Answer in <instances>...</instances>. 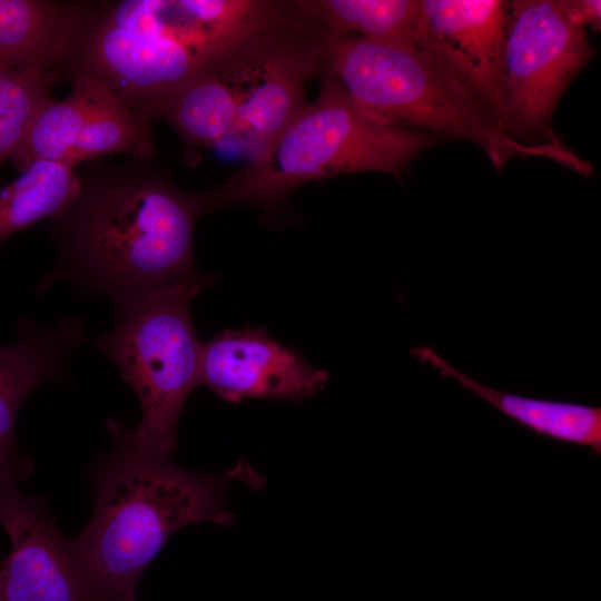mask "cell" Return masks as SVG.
<instances>
[{
	"label": "cell",
	"instance_id": "obj_5",
	"mask_svg": "<svg viewBox=\"0 0 601 601\" xmlns=\"http://www.w3.org/2000/svg\"><path fill=\"white\" fill-rule=\"evenodd\" d=\"M318 97L257 158L200 194L205 213L237 205L282 207L304 184L378 171L401 179L439 138L364 111L324 66Z\"/></svg>",
	"mask_w": 601,
	"mask_h": 601
},
{
	"label": "cell",
	"instance_id": "obj_13",
	"mask_svg": "<svg viewBox=\"0 0 601 601\" xmlns=\"http://www.w3.org/2000/svg\"><path fill=\"white\" fill-rule=\"evenodd\" d=\"M85 338L83 321L67 316L51 327L22 319L17 339L0 344V472L18 480L30 473L31 461L16 444L18 412L37 386L65 376L71 353Z\"/></svg>",
	"mask_w": 601,
	"mask_h": 601
},
{
	"label": "cell",
	"instance_id": "obj_18",
	"mask_svg": "<svg viewBox=\"0 0 601 601\" xmlns=\"http://www.w3.org/2000/svg\"><path fill=\"white\" fill-rule=\"evenodd\" d=\"M80 185L76 167L37 160L0 190V244L43 218L59 213Z\"/></svg>",
	"mask_w": 601,
	"mask_h": 601
},
{
	"label": "cell",
	"instance_id": "obj_16",
	"mask_svg": "<svg viewBox=\"0 0 601 601\" xmlns=\"http://www.w3.org/2000/svg\"><path fill=\"white\" fill-rule=\"evenodd\" d=\"M137 111L150 121L162 120L170 125L181 139L187 157L193 160L199 150L229 138L238 105L225 76H206Z\"/></svg>",
	"mask_w": 601,
	"mask_h": 601
},
{
	"label": "cell",
	"instance_id": "obj_2",
	"mask_svg": "<svg viewBox=\"0 0 601 601\" xmlns=\"http://www.w3.org/2000/svg\"><path fill=\"white\" fill-rule=\"evenodd\" d=\"M72 199L50 218L58 248L45 289L68 278L114 305L200 276L194 259L200 194L180 190L147 160L78 171Z\"/></svg>",
	"mask_w": 601,
	"mask_h": 601
},
{
	"label": "cell",
	"instance_id": "obj_3",
	"mask_svg": "<svg viewBox=\"0 0 601 601\" xmlns=\"http://www.w3.org/2000/svg\"><path fill=\"white\" fill-rule=\"evenodd\" d=\"M116 450L91 473L93 512L72 546L108 601H136L141 574L177 530L200 522L228 526L226 494L235 482L260 487L246 461L221 473L177 466L127 442L110 421Z\"/></svg>",
	"mask_w": 601,
	"mask_h": 601
},
{
	"label": "cell",
	"instance_id": "obj_9",
	"mask_svg": "<svg viewBox=\"0 0 601 601\" xmlns=\"http://www.w3.org/2000/svg\"><path fill=\"white\" fill-rule=\"evenodd\" d=\"M0 472V523L11 541L0 562V601H108L41 499Z\"/></svg>",
	"mask_w": 601,
	"mask_h": 601
},
{
	"label": "cell",
	"instance_id": "obj_12",
	"mask_svg": "<svg viewBox=\"0 0 601 601\" xmlns=\"http://www.w3.org/2000/svg\"><path fill=\"white\" fill-rule=\"evenodd\" d=\"M418 49L455 73L500 125L503 57L510 1L421 0Z\"/></svg>",
	"mask_w": 601,
	"mask_h": 601
},
{
	"label": "cell",
	"instance_id": "obj_1",
	"mask_svg": "<svg viewBox=\"0 0 601 601\" xmlns=\"http://www.w3.org/2000/svg\"><path fill=\"white\" fill-rule=\"evenodd\" d=\"M299 22L294 1L92 3L69 77L98 79L137 110L199 78L243 71Z\"/></svg>",
	"mask_w": 601,
	"mask_h": 601
},
{
	"label": "cell",
	"instance_id": "obj_4",
	"mask_svg": "<svg viewBox=\"0 0 601 601\" xmlns=\"http://www.w3.org/2000/svg\"><path fill=\"white\" fill-rule=\"evenodd\" d=\"M325 67L367 114L439 139L474 144L497 170L512 158L542 157L593 175L592 164L564 144L530 146L508 136L485 104L423 50L331 36L325 37Z\"/></svg>",
	"mask_w": 601,
	"mask_h": 601
},
{
	"label": "cell",
	"instance_id": "obj_6",
	"mask_svg": "<svg viewBox=\"0 0 601 601\" xmlns=\"http://www.w3.org/2000/svg\"><path fill=\"white\" fill-rule=\"evenodd\" d=\"M201 276L179 280L114 305L112 327L95 346L118 367L142 411L138 425L116 423L124 439L142 451L168 456L190 393L200 385L201 346L190 314Z\"/></svg>",
	"mask_w": 601,
	"mask_h": 601
},
{
	"label": "cell",
	"instance_id": "obj_14",
	"mask_svg": "<svg viewBox=\"0 0 601 601\" xmlns=\"http://www.w3.org/2000/svg\"><path fill=\"white\" fill-rule=\"evenodd\" d=\"M90 8L86 2L0 0V67L69 77Z\"/></svg>",
	"mask_w": 601,
	"mask_h": 601
},
{
	"label": "cell",
	"instance_id": "obj_10",
	"mask_svg": "<svg viewBox=\"0 0 601 601\" xmlns=\"http://www.w3.org/2000/svg\"><path fill=\"white\" fill-rule=\"evenodd\" d=\"M325 66V37L306 18L263 58L226 76L238 111L234 138L248 160L259 157L307 106L305 85Z\"/></svg>",
	"mask_w": 601,
	"mask_h": 601
},
{
	"label": "cell",
	"instance_id": "obj_20",
	"mask_svg": "<svg viewBox=\"0 0 601 601\" xmlns=\"http://www.w3.org/2000/svg\"><path fill=\"white\" fill-rule=\"evenodd\" d=\"M570 20L587 30L599 32L601 29L600 0H563Z\"/></svg>",
	"mask_w": 601,
	"mask_h": 601
},
{
	"label": "cell",
	"instance_id": "obj_15",
	"mask_svg": "<svg viewBox=\"0 0 601 601\" xmlns=\"http://www.w3.org/2000/svg\"><path fill=\"white\" fill-rule=\"evenodd\" d=\"M411 355L420 363L430 364L443 377L453 378L520 427L546 440L588 449L594 456H601L600 406L497 391L462 373L430 346L412 348Z\"/></svg>",
	"mask_w": 601,
	"mask_h": 601
},
{
	"label": "cell",
	"instance_id": "obj_17",
	"mask_svg": "<svg viewBox=\"0 0 601 601\" xmlns=\"http://www.w3.org/2000/svg\"><path fill=\"white\" fill-rule=\"evenodd\" d=\"M303 16L324 37L355 35L370 41L418 49L421 0H302Z\"/></svg>",
	"mask_w": 601,
	"mask_h": 601
},
{
	"label": "cell",
	"instance_id": "obj_19",
	"mask_svg": "<svg viewBox=\"0 0 601 601\" xmlns=\"http://www.w3.org/2000/svg\"><path fill=\"white\" fill-rule=\"evenodd\" d=\"M57 81L43 72L0 67V166L20 147Z\"/></svg>",
	"mask_w": 601,
	"mask_h": 601
},
{
	"label": "cell",
	"instance_id": "obj_11",
	"mask_svg": "<svg viewBox=\"0 0 601 601\" xmlns=\"http://www.w3.org/2000/svg\"><path fill=\"white\" fill-rule=\"evenodd\" d=\"M328 372L313 367L302 353L269 336L264 327L226 329L203 343L200 385L220 398L300 402L319 391Z\"/></svg>",
	"mask_w": 601,
	"mask_h": 601
},
{
	"label": "cell",
	"instance_id": "obj_8",
	"mask_svg": "<svg viewBox=\"0 0 601 601\" xmlns=\"http://www.w3.org/2000/svg\"><path fill=\"white\" fill-rule=\"evenodd\" d=\"M155 151L147 117L98 79L75 76L67 97L43 105L10 160L21 173L37 160L77 167L109 154L148 160Z\"/></svg>",
	"mask_w": 601,
	"mask_h": 601
},
{
	"label": "cell",
	"instance_id": "obj_7",
	"mask_svg": "<svg viewBox=\"0 0 601 601\" xmlns=\"http://www.w3.org/2000/svg\"><path fill=\"white\" fill-rule=\"evenodd\" d=\"M587 30L563 0H512L506 27L501 129L530 145H560L552 119L565 90L594 58Z\"/></svg>",
	"mask_w": 601,
	"mask_h": 601
}]
</instances>
